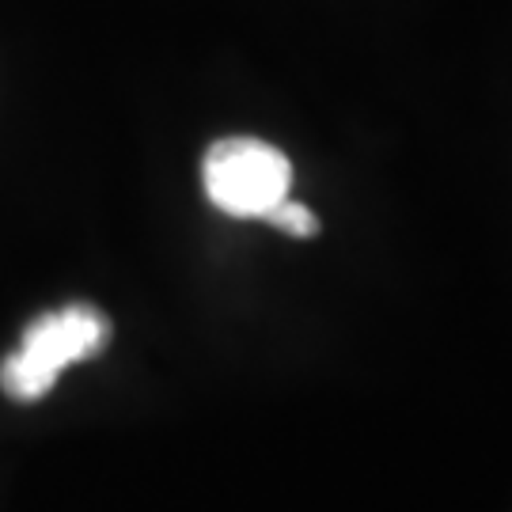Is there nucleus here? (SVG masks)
Wrapping results in <instances>:
<instances>
[{
  "mask_svg": "<svg viewBox=\"0 0 512 512\" xmlns=\"http://www.w3.org/2000/svg\"><path fill=\"white\" fill-rule=\"evenodd\" d=\"M205 194L220 213L262 220L277 202L289 198L293 167L285 152L255 137H228L205 152Z\"/></svg>",
  "mask_w": 512,
  "mask_h": 512,
  "instance_id": "obj_2",
  "label": "nucleus"
},
{
  "mask_svg": "<svg viewBox=\"0 0 512 512\" xmlns=\"http://www.w3.org/2000/svg\"><path fill=\"white\" fill-rule=\"evenodd\" d=\"M262 220H270L274 228H281V232H289V236H300V239H308L319 232V220H315V213H311L308 205H296V202H277L270 213Z\"/></svg>",
  "mask_w": 512,
  "mask_h": 512,
  "instance_id": "obj_3",
  "label": "nucleus"
},
{
  "mask_svg": "<svg viewBox=\"0 0 512 512\" xmlns=\"http://www.w3.org/2000/svg\"><path fill=\"white\" fill-rule=\"evenodd\" d=\"M110 323L92 304H69L61 311L38 315L23 330V346L0 365V387L16 403H35L57 384L61 368L88 361L107 346Z\"/></svg>",
  "mask_w": 512,
  "mask_h": 512,
  "instance_id": "obj_1",
  "label": "nucleus"
}]
</instances>
